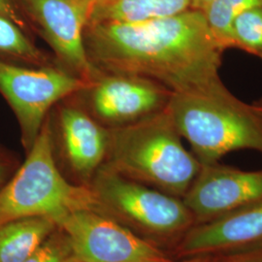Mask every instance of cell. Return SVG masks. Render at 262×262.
<instances>
[{"label":"cell","instance_id":"5b68a950","mask_svg":"<svg viewBox=\"0 0 262 262\" xmlns=\"http://www.w3.org/2000/svg\"><path fill=\"white\" fill-rule=\"evenodd\" d=\"M94 176L91 187L106 214L160 248L168 242L175 246L195 225L182 198L124 178L104 163Z\"/></svg>","mask_w":262,"mask_h":262},{"label":"cell","instance_id":"4fadbf2b","mask_svg":"<svg viewBox=\"0 0 262 262\" xmlns=\"http://www.w3.org/2000/svg\"><path fill=\"white\" fill-rule=\"evenodd\" d=\"M189 4L190 0H96L91 6L88 24L164 18L189 9Z\"/></svg>","mask_w":262,"mask_h":262},{"label":"cell","instance_id":"30bf717a","mask_svg":"<svg viewBox=\"0 0 262 262\" xmlns=\"http://www.w3.org/2000/svg\"><path fill=\"white\" fill-rule=\"evenodd\" d=\"M85 91L92 110L112 127L139 121L164 109L172 93L149 79L101 74Z\"/></svg>","mask_w":262,"mask_h":262},{"label":"cell","instance_id":"7402d4cb","mask_svg":"<svg viewBox=\"0 0 262 262\" xmlns=\"http://www.w3.org/2000/svg\"><path fill=\"white\" fill-rule=\"evenodd\" d=\"M213 0H190L189 9L203 11Z\"/></svg>","mask_w":262,"mask_h":262},{"label":"cell","instance_id":"ac0fdd59","mask_svg":"<svg viewBox=\"0 0 262 262\" xmlns=\"http://www.w3.org/2000/svg\"><path fill=\"white\" fill-rule=\"evenodd\" d=\"M216 262H262V248L221 255Z\"/></svg>","mask_w":262,"mask_h":262},{"label":"cell","instance_id":"d4e9b609","mask_svg":"<svg viewBox=\"0 0 262 262\" xmlns=\"http://www.w3.org/2000/svg\"><path fill=\"white\" fill-rule=\"evenodd\" d=\"M72 262H79V261H78V260H77V259H76V258H75V259H74V260H73V261H72Z\"/></svg>","mask_w":262,"mask_h":262},{"label":"cell","instance_id":"e0dca14e","mask_svg":"<svg viewBox=\"0 0 262 262\" xmlns=\"http://www.w3.org/2000/svg\"><path fill=\"white\" fill-rule=\"evenodd\" d=\"M233 48L262 60V7L248 10L237 17L232 28Z\"/></svg>","mask_w":262,"mask_h":262},{"label":"cell","instance_id":"603a6c76","mask_svg":"<svg viewBox=\"0 0 262 262\" xmlns=\"http://www.w3.org/2000/svg\"><path fill=\"white\" fill-rule=\"evenodd\" d=\"M253 106H254V108L258 111V112L260 113L262 115V97L261 98H259L258 100H256V101H254L253 103Z\"/></svg>","mask_w":262,"mask_h":262},{"label":"cell","instance_id":"52a82bcc","mask_svg":"<svg viewBox=\"0 0 262 262\" xmlns=\"http://www.w3.org/2000/svg\"><path fill=\"white\" fill-rule=\"evenodd\" d=\"M79 262H165L173 258L110 215L79 210L57 223Z\"/></svg>","mask_w":262,"mask_h":262},{"label":"cell","instance_id":"ba28073f","mask_svg":"<svg viewBox=\"0 0 262 262\" xmlns=\"http://www.w3.org/2000/svg\"><path fill=\"white\" fill-rule=\"evenodd\" d=\"M195 225L262 203V169L244 171L215 162L201 165L182 198Z\"/></svg>","mask_w":262,"mask_h":262},{"label":"cell","instance_id":"7c38bea8","mask_svg":"<svg viewBox=\"0 0 262 262\" xmlns=\"http://www.w3.org/2000/svg\"><path fill=\"white\" fill-rule=\"evenodd\" d=\"M59 125L66 158L71 168L82 178H91L106 159L108 129L82 109L73 106L60 110Z\"/></svg>","mask_w":262,"mask_h":262},{"label":"cell","instance_id":"44dd1931","mask_svg":"<svg viewBox=\"0 0 262 262\" xmlns=\"http://www.w3.org/2000/svg\"><path fill=\"white\" fill-rule=\"evenodd\" d=\"M221 255H207V256H195L183 259H171L165 262H216L220 259Z\"/></svg>","mask_w":262,"mask_h":262},{"label":"cell","instance_id":"6da1fadb","mask_svg":"<svg viewBox=\"0 0 262 262\" xmlns=\"http://www.w3.org/2000/svg\"><path fill=\"white\" fill-rule=\"evenodd\" d=\"M84 47L101 74L136 76L172 94L205 92L224 84L223 51L202 11L159 19L88 24Z\"/></svg>","mask_w":262,"mask_h":262},{"label":"cell","instance_id":"2e32d148","mask_svg":"<svg viewBox=\"0 0 262 262\" xmlns=\"http://www.w3.org/2000/svg\"><path fill=\"white\" fill-rule=\"evenodd\" d=\"M0 56L30 66H49L47 57L13 20L0 15Z\"/></svg>","mask_w":262,"mask_h":262},{"label":"cell","instance_id":"9a60e30c","mask_svg":"<svg viewBox=\"0 0 262 262\" xmlns=\"http://www.w3.org/2000/svg\"><path fill=\"white\" fill-rule=\"evenodd\" d=\"M256 7H262V0H213L202 11L210 31L223 52L233 48L235 19L244 12Z\"/></svg>","mask_w":262,"mask_h":262},{"label":"cell","instance_id":"8fae6325","mask_svg":"<svg viewBox=\"0 0 262 262\" xmlns=\"http://www.w3.org/2000/svg\"><path fill=\"white\" fill-rule=\"evenodd\" d=\"M262 248V203L194 225L173 247L176 259Z\"/></svg>","mask_w":262,"mask_h":262},{"label":"cell","instance_id":"ffe728a7","mask_svg":"<svg viewBox=\"0 0 262 262\" xmlns=\"http://www.w3.org/2000/svg\"><path fill=\"white\" fill-rule=\"evenodd\" d=\"M13 167H14L13 160L7 154L0 150V189L14 174L12 173Z\"/></svg>","mask_w":262,"mask_h":262},{"label":"cell","instance_id":"8992f818","mask_svg":"<svg viewBox=\"0 0 262 262\" xmlns=\"http://www.w3.org/2000/svg\"><path fill=\"white\" fill-rule=\"evenodd\" d=\"M92 84L61 68L25 67L0 58V94L18 120L21 144L27 152L37 139L51 108Z\"/></svg>","mask_w":262,"mask_h":262},{"label":"cell","instance_id":"9c48e42d","mask_svg":"<svg viewBox=\"0 0 262 262\" xmlns=\"http://www.w3.org/2000/svg\"><path fill=\"white\" fill-rule=\"evenodd\" d=\"M49 45L68 70L93 84L101 75L91 63L84 42L91 4L83 0H24Z\"/></svg>","mask_w":262,"mask_h":262},{"label":"cell","instance_id":"5bb4252c","mask_svg":"<svg viewBox=\"0 0 262 262\" xmlns=\"http://www.w3.org/2000/svg\"><path fill=\"white\" fill-rule=\"evenodd\" d=\"M56 223L46 216H29L0 225V262H25L50 235Z\"/></svg>","mask_w":262,"mask_h":262},{"label":"cell","instance_id":"d6986e66","mask_svg":"<svg viewBox=\"0 0 262 262\" xmlns=\"http://www.w3.org/2000/svg\"><path fill=\"white\" fill-rule=\"evenodd\" d=\"M0 15L13 20L21 29L27 27L25 20L19 15L14 4L11 2V0H0Z\"/></svg>","mask_w":262,"mask_h":262},{"label":"cell","instance_id":"3957f363","mask_svg":"<svg viewBox=\"0 0 262 262\" xmlns=\"http://www.w3.org/2000/svg\"><path fill=\"white\" fill-rule=\"evenodd\" d=\"M165 109L201 165L235 150L262 154V115L225 84L205 92L172 94Z\"/></svg>","mask_w":262,"mask_h":262},{"label":"cell","instance_id":"cb8c5ba5","mask_svg":"<svg viewBox=\"0 0 262 262\" xmlns=\"http://www.w3.org/2000/svg\"><path fill=\"white\" fill-rule=\"evenodd\" d=\"M84 2H86V3H89V4H91V6H92V4L94 3V1H96V0H83Z\"/></svg>","mask_w":262,"mask_h":262},{"label":"cell","instance_id":"7a4b0ae2","mask_svg":"<svg viewBox=\"0 0 262 262\" xmlns=\"http://www.w3.org/2000/svg\"><path fill=\"white\" fill-rule=\"evenodd\" d=\"M107 162L124 178L183 198L201 164L183 145L164 108L139 121L108 129Z\"/></svg>","mask_w":262,"mask_h":262},{"label":"cell","instance_id":"277c9868","mask_svg":"<svg viewBox=\"0 0 262 262\" xmlns=\"http://www.w3.org/2000/svg\"><path fill=\"white\" fill-rule=\"evenodd\" d=\"M27 154L25 162L0 189V225L21 217L46 216L57 225L79 210L107 215L92 187L70 184L56 167L48 118Z\"/></svg>","mask_w":262,"mask_h":262}]
</instances>
